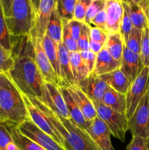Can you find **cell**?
<instances>
[{
	"label": "cell",
	"mask_w": 149,
	"mask_h": 150,
	"mask_svg": "<svg viewBox=\"0 0 149 150\" xmlns=\"http://www.w3.org/2000/svg\"><path fill=\"white\" fill-rule=\"evenodd\" d=\"M106 0H91L86 13L84 23L90 25L91 21L105 7Z\"/></svg>",
	"instance_id": "36"
},
{
	"label": "cell",
	"mask_w": 149,
	"mask_h": 150,
	"mask_svg": "<svg viewBox=\"0 0 149 150\" xmlns=\"http://www.w3.org/2000/svg\"><path fill=\"white\" fill-rule=\"evenodd\" d=\"M106 32L108 34L120 32L124 16L122 1L118 0H106Z\"/></svg>",
	"instance_id": "15"
},
{
	"label": "cell",
	"mask_w": 149,
	"mask_h": 150,
	"mask_svg": "<svg viewBox=\"0 0 149 150\" xmlns=\"http://www.w3.org/2000/svg\"><path fill=\"white\" fill-rule=\"evenodd\" d=\"M70 58L72 72L75 83L83 80L90 74L79 51L70 53Z\"/></svg>",
	"instance_id": "27"
},
{
	"label": "cell",
	"mask_w": 149,
	"mask_h": 150,
	"mask_svg": "<svg viewBox=\"0 0 149 150\" xmlns=\"http://www.w3.org/2000/svg\"><path fill=\"white\" fill-rule=\"evenodd\" d=\"M149 21V0H136Z\"/></svg>",
	"instance_id": "46"
},
{
	"label": "cell",
	"mask_w": 149,
	"mask_h": 150,
	"mask_svg": "<svg viewBox=\"0 0 149 150\" xmlns=\"http://www.w3.org/2000/svg\"><path fill=\"white\" fill-rule=\"evenodd\" d=\"M144 68L140 55L132 52L124 46L119 69L123 74L132 83Z\"/></svg>",
	"instance_id": "14"
},
{
	"label": "cell",
	"mask_w": 149,
	"mask_h": 150,
	"mask_svg": "<svg viewBox=\"0 0 149 150\" xmlns=\"http://www.w3.org/2000/svg\"><path fill=\"white\" fill-rule=\"evenodd\" d=\"M108 33L105 30L90 25V40L101 43L105 46L108 40Z\"/></svg>",
	"instance_id": "40"
},
{
	"label": "cell",
	"mask_w": 149,
	"mask_h": 150,
	"mask_svg": "<svg viewBox=\"0 0 149 150\" xmlns=\"http://www.w3.org/2000/svg\"><path fill=\"white\" fill-rule=\"evenodd\" d=\"M142 40V31L134 28L129 36L124 42V46L135 54H140Z\"/></svg>",
	"instance_id": "33"
},
{
	"label": "cell",
	"mask_w": 149,
	"mask_h": 150,
	"mask_svg": "<svg viewBox=\"0 0 149 150\" xmlns=\"http://www.w3.org/2000/svg\"></svg>",
	"instance_id": "51"
},
{
	"label": "cell",
	"mask_w": 149,
	"mask_h": 150,
	"mask_svg": "<svg viewBox=\"0 0 149 150\" xmlns=\"http://www.w3.org/2000/svg\"><path fill=\"white\" fill-rule=\"evenodd\" d=\"M86 131L98 150H115L111 142L110 131L105 123L98 117L91 122Z\"/></svg>",
	"instance_id": "12"
},
{
	"label": "cell",
	"mask_w": 149,
	"mask_h": 150,
	"mask_svg": "<svg viewBox=\"0 0 149 150\" xmlns=\"http://www.w3.org/2000/svg\"><path fill=\"white\" fill-rule=\"evenodd\" d=\"M0 150H18L6 122H0Z\"/></svg>",
	"instance_id": "32"
},
{
	"label": "cell",
	"mask_w": 149,
	"mask_h": 150,
	"mask_svg": "<svg viewBox=\"0 0 149 150\" xmlns=\"http://www.w3.org/2000/svg\"><path fill=\"white\" fill-rule=\"evenodd\" d=\"M60 89H61V94H62L67 108L68 109L70 120L74 122L79 127H81L83 130H86V129L90 125L91 122L87 121L86 120L83 114H82L81 111L78 108L76 103L74 102L65 86H60Z\"/></svg>",
	"instance_id": "20"
},
{
	"label": "cell",
	"mask_w": 149,
	"mask_h": 150,
	"mask_svg": "<svg viewBox=\"0 0 149 150\" xmlns=\"http://www.w3.org/2000/svg\"><path fill=\"white\" fill-rule=\"evenodd\" d=\"M101 103L114 111L126 114V95L119 93L112 88H108Z\"/></svg>",
	"instance_id": "23"
},
{
	"label": "cell",
	"mask_w": 149,
	"mask_h": 150,
	"mask_svg": "<svg viewBox=\"0 0 149 150\" xmlns=\"http://www.w3.org/2000/svg\"><path fill=\"white\" fill-rule=\"evenodd\" d=\"M7 127L13 138V142L18 150H45L23 134L18 127L11 123L6 122Z\"/></svg>",
	"instance_id": "22"
},
{
	"label": "cell",
	"mask_w": 149,
	"mask_h": 150,
	"mask_svg": "<svg viewBox=\"0 0 149 150\" xmlns=\"http://www.w3.org/2000/svg\"><path fill=\"white\" fill-rule=\"evenodd\" d=\"M126 150H149L148 141L138 136H132Z\"/></svg>",
	"instance_id": "41"
},
{
	"label": "cell",
	"mask_w": 149,
	"mask_h": 150,
	"mask_svg": "<svg viewBox=\"0 0 149 150\" xmlns=\"http://www.w3.org/2000/svg\"><path fill=\"white\" fill-rule=\"evenodd\" d=\"M148 145H149V141H148Z\"/></svg>",
	"instance_id": "50"
},
{
	"label": "cell",
	"mask_w": 149,
	"mask_h": 150,
	"mask_svg": "<svg viewBox=\"0 0 149 150\" xmlns=\"http://www.w3.org/2000/svg\"><path fill=\"white\" fill-rule=\"evenodd\" d=\"M23 95V94H22ZM23 98L24 99L25 103H26V108H27L28 111V115H29V118L32 120L34 122V124L36 125L39 129L44 131L45 133H46L47 134L49 135L51 138L54 139L57 143L59 144L60 141L58 139V136L56 134L55 131H54L53 128L51 126V123L48 122V120H47L46 117H45L43 114L31 102L30 99L28 98L26 95H23Z\"/></svg>",
	"instance_id": "17"
},
{
	"label": "cell",
	"mask_w": 149,
	"mask_h": 150,
	"mask_svg": "<svg viewBox=\"0 0 149 150\" xmlns=\"http://www.w3.org/2000/svg\"><path fill=\"white\" fill-rule=\"evenodd\" d=\"M91 0H76L74 11V20L84 23L86 13Z\"/></svg>",
	"instance_id": "37"
},
{
	"label": "cell",
	"mask_w": 149,
	"mask_h": 150,
	"mask_svg": "<svg viewBox=\"0 0 149 150\" xmlns=\"http://www.w3.org/2000/svg\"><path fill=\"white\" fill-rule=\"evenodd\" d=\"M120 63L114 59L108 50L104 47L96 54V64L92 73L96 76H103L119 68Z\"/></svg>",
	"instance_id": "19"
},
{
	"label": "cell",
	"mask_w": 149,
	"mask_h": 150,
	"mask_svg": "<svg viewBox=\"0 0 149 150\" xmlns=\"http://www.w3.org/2000/svg\"><path fill=\"white\" fill-rule=\"evenodd\" d=\"M105 46L101 43H99V42H95V41L91 40H90V41H89V50L94 53V54H97L98 53L100 52L101 50Z\"/></svg>",
	"instance_id": "45"
},
{
	"label": "cell",
	"mask_w": 149,
	"mask_h": 150,
	"mask_svg": "<svg viewBox=\"0 0 149 150\" xmlns=\"http://www.w3.org/2000/svg\"><path fill=\"white\" fill-rule=\"evenodd\" d=\"M63 22L62 19L58 15L56 8V3L55 4L48 26L46 35L57 45L62 41Z\"/></svg>",
	"instance_id": "24"
},
{
	"label": "cell",
	"mask_w": 149,
	"mask_h": 150,
	"mask_svg": "<svg viewBox=\"0 0 149 150\" xmlns=\"http://www.w3.org/2000/svg\"><path fill=\"white\" fill-rule=\"evenodd\" d=\"M127 1L129 7V15L133 26L135 29L143 31L148 26L147 17L136 0H128Z\"/></svg>",
	"instance_id": "26"
},
{
	"label": "cell",
	"mask_w": 149,
	"mask_h": 150,
	"mask_svg": "<svg viewBox=\"0 0 149 150\" xmlns=\"http://www.w3.org/2000/svg\"><path fill=\"white\" fill-rule=\"evenodd\" d=\"M74 84L84 92L93 103L102 102L104 95L110 87L101 76H96L92 73Z\"/></svg>",
	"instance_id": "11"
},
{
	"label": "cell",
	"mask_w": 149,
	"mask_h": 150,
	"mask_svg": "<svg viewBox=\"0 0 149 150\" xmlns=\"http://www.w3.org/2000/svg\"><path fill=\"white\" fill-rule=\"evenodd\" d=\"M58 56H59L61 86L74 84L75 81L73 77L71 64H70V53L62 43V41L58 45Z\"/></svg>",
	"instance_id": "18"
},
{
	"label": "cell",
	"mask_w": 149,
	"mask_h": 150,
	"mask_svg": "<svg viewBox=\"0 0 149 150\" xmlns=\"http://www.w3.org/2000/svg\"><path fill=\"white\" fill-rule=\"evenodd\" d=\"M13 65L11 54L0 45V73L7 74Z\"/></svg>",
	"instance_id": "38"
},
{
	"label": "cell",
	"mask_w": 149,
	"mask_h": 150,
	"mask_svg": "<svg viewBox=\"0 0 149 150\" xmlns=\"http://www.w3.org/2000/svg\"><path fill=\"white\" fill-rule=\"evenodd\" d=\"M93 25L94 27H97L102 30L106 31V12L105 7L102 10H101L91 21L90 25Z\"/></svg>",
	"instance_id": "43"
},
{
	"label": "cell",
	"mask_w": 149,
	"mask_h": 150,
	"mask_svg": "<svg viewBox=\"0 0 149 150\" xmlns=\"http://www.w3.org/2000/svg\"><path fill=\"white\" fill-rule=\"evenodd\" d=\"M63 32H62V43L66 47L70 53L78 51L77 41L73 39L68 26L67 21L62 20Z\"/></svg>",
	"instance_id": "35"
},
{
	"label": "cell",
	"mask_w": 149,
	"mask_h": 150,
	"mask_svg": "<svg viewBox=\"0 0 149 150\" xmlns=\"http://www.w3.org/2000/svg\"><path fill=\"white\" fill-rule=\"evenodd\" d=\"M0 122H7V120H6L3 113L1 112V109H0Z\"/></svg>",
	"instance_id": "47"
},
{
	"label": "cell",
	"mask_w": 149,
	"mask_h": 150,
	"mask_svg": "<svg viewBox=\"0 0 149 150\" xmlns=\"http://www.w3.org/2000/svg\"><path fill=\"white\" fill-rule=\"evenodd\" d=\"M29 98L51 123L64 149L98 150L86 130L77 125L70 119H66L58 114L42 100Z\"/></svg>",
	"instance_id": "2"
},
{
	"label": "cell",
	"mask_w": 149,
	"mask_h": 150,
	"mask_svg": "<svg viewBox=\"0 0 149 150\" xmlns=\"http://www.w3.org/2000/svg\"><path fill=\"white\" fill-rule=\"evenodd\" d=\"M42 44H43L44 51H45L48 60L60 79L59 56H58V45L55 43L47 35L42 39Z\"/></svg>",
	"instance_id": "28"
},
{
	"label": "cell",
	"mask_w": 149,
	"mask_h": 150,
	"mask_svg": "<svg viewBox=\"0 0 149 150\" xmlns=\"http://www.w3.org/2000/svg\"><path fill=\"white\" fill-rule=\"evenodd\" d=\"M42 101L51 108L66 119H70L68 109L66 105L60 86L53 83H45L44 90V98Z\"/></svg>",
	"instance_id": "13"
},
{
	"label": "cell",
	"mask_w": 149,
	"mask_h": 150,
	"mask_svg": "<svg viewBox=\"0 0 149 150\" xmlns=\"http://www.w3.org/2000/svg\"><path fill=\"white\" fill-rule=\"evenodd\" d=\"M105 48L108 50L114 59L119 63L121 62L123 51H124V43L120 32L108 34V40L105 45Z\"/></svg>",
	"instance_id": "25"
},
{
	"label": "cell",
	"mask_w": 149,
	"mask_h": 150,
	"mask_svg": "<svg viewBox=\"0 0 149 150\" xmlns=\"http://www.w3.org/2000/svg\"><path fill=\"white\" fill-rule=\"evenodd\" d=\"M10 54L13 65L7 76L23 95L42 99L45 82L37 64L35 50L29 35L12 37Z\"/></svg>",
	"instance_id": "1"
},
{
	"label": "cell",
	"mask_w": 149,
	"mask_h": 150,
	"mask_svg": "<svg viewBox=\"0 0 149 150\" xmlns=\"http://www.w3.org/2000/svg\"><path fill=\"white\" fill-rule=\"evenodd\" d=\"M96 54L89 50V52H88L87 57H86V58L83 61L85 62V64H86V67H87L88 70H89L90 73H91L93 72V69H94L95 64H96Z\"/></svg>",
	"instance_id": "44"
},
{
	"label": "cell",
	"mask_w": 149,
	"mask_h": 150,
	"mask_svg": "<svg viewBox=\"0 0 149 150\" xmlns=\"http://www.w3.org/2000/svg\"><path fill=\"white\" fill-rule=\"evenodd\" d=\"M148 86L149 67H144L135 80L131 83L126 94V116L128 120L131 118L137 105L148 92Z\"/></svg>",
	"instance_id": "6"
},
{
	"label": "cell",
	"mask_w": 149,
	"mask_h": 150,
	"mask_svg": "<svg viewBox=\"0 0 149 150\" xmlns=\"http://www.w3.org/2000/svg\"><path fill=\"white\" fill-rule=\"evenodd\" d=\"M89 41H90V25L84 23L81 35L77 41L78 51L89 50Z\"/></svg>",
	"instance_id": "39"
},
{
	"label": "cell",
	"mask_w": 149,
	"mask_h": 150,
	"mask_svg": "<svg viewBox=\"0 0 149 150\" xmlns=\"http://www.w3.org/2000/svg\"><path fill=\"white\" fill-rule=\"evenodd\" d=\"M83 25H84V23L77 21L74 20V19L68 22V26L69 28H70L71 35L72 36L73 39L75 41H77L80 35H81Z\"/></svg>",
	"instance_id": "42"
},
{
	"label": "cell",
	"mask_w": 149,
	"mask_h": 150,
	"mask_svg": "<svg viewBox=\"0 0 149 150\" xmlns=\"http://www.w3.org/2000/svg\"><path fill=\"white\" fill-rule=\"evenodd\" d=\"M75 3L76 0H58L56 1L57 11L62 20L70 21L74 19Z\"/></svg>",
	"instance_id": "29"
},
{
	"label": "cell",
	"mask_w": 149,
	"mask_h": 150,
	"mask_svg": "<svg viewBox=\"0 0 149 150\" xmlns=\"http://www.w3.org/2000/svg\"><path fill=\"white\" fill-rule=\"evenodd\" d=\"M34 12V23L30 37L43 39L46 35L50 18L56 1L55 0H32Z\"/></svg>",
	"instance_id": "8"
},
{
	"label": "cell",
	"mask_w": 149,
	"mask_h": 150,
	"mask_svg": "<svg viewBox=\"0 0 149 150\" xmlns=\"http://www.w3.org/2000/svg\"><path fill=\"white\" fill-rule=\"evenodd\" d=\"M0 109L7 122L16 126L29 118L23 95L9 76L1 73H0Z\"/></svg>",
	"instance_id": "4"
},
{
	"label": "cell",
	"mask_w": 149,
	"mask_h": 150,
	"mask_svg": "<svg viewBox=\"0 0 149 150\" xmlns=\"http://www.w3.org/2000/svg\"><path fill=\"white\" fill-rule=\"evenodd\" d=\"M0 4L10 35L29 36L34 23L32 0H0Z\"/></svg>",
	"instance_id": "3"
},
{
	"label": "cell",
	"mask_w": 149,
	"mask_h": 150,
	"mask_svg": "<svg viewBox=\"0 0 149 150\" xmlns=\"http://www.w3.org/2000/svg\"><path fill=\"white\" fill-rule=\"evenodd\" d=\"M0 45L4 49L10 52L12 48V36L7 29L1 4H0Z\"/></svg>",
	"instance_id": "30"
},
{
	"label": "cell",
	"mask_w": 149,
	"mask_h": 150,
	"mask_svg": "<svg viewBox=\"0 0 149 150\" xmlns=\"http://www.w3.org/2000/svg\"><path fill=\"white\" fill-rule=\"evenodd\" d=\"M30 38L35 50L37 64L45 82L61 86V81L59 77L53 68L44 51L42 39L36 37H30Z\"/></svg>",
	"instance_id": "10"
},
{
	"label": "cell",
	"mask_w": 149,
	"mask_h": 150,
	"mask_svg": "<svg viewBox=\"0 0 149 150\" xmlns=\"http://www.w3.org/2000/svg\"><path fill=\"white\" fill-rule=\"evenodd\" d=\"M140 57L144 67H149V27L142 31Z\"/></svg>",
	"instance_id": "34"
},
{
	"label": "cell",
	"mask_w": 149,
	"mask_h": 150,
	"mask_svg": "<svg viewBox=\"0 0 149 150\" xmlns=\"http://www.w3.org/2000/svg\"><path fill=\"white\" fill-rule=\"evenodd\" d=\"M148 27H149V21H148Z\"/></svg>",
	"instance_id": "49"
},
{
	"label": "cell",
	"mask_w": 149,
	"mask_h": 150,
	"mask_svg": "<svg viewBox=\"0 0 149 150\" xmlns=\"http://www.w3.org/2000/svg\"><path fill=\"white\" fill-rule=\"evenodd\" d=\"M101 78L106 82L110 87L123 95L127 94L131 85L129 81L123 74L119 68L108 74L101 76Z\"/></svg>",
	"instance_id": "21"
},
{
	"label": "cell",
	"mask_w": 149,
	"mask_h": 150,
	"mask_svg": "<svg viewBox=\"0 0 149 150\" xmlns=\"http://www.w3.org/2000/svg\"><path fill=\"white\" fill-rule=\"evenodd\" d=\"M122 1L123 7H124V16H123L122 23H121V29H120V33L122 36L123 40L124 41L128 38L130 33L134 29L132 23H131V18L129 15V7L127 1Z\"/></svg>",
	"instance_id": "31"
},
{
	"label": "cell",
	"mask_w": 149,
	"mask_h": 150,
	"mask_svg": "<svg viewBox=\"0 0 149 150\" xmlns=\"http://www.w3.org/2000/svg\"><path fill=\"white\" fill-rule=\"evenodd\" d=\"M24 136L37 144L45 150H65L53 138L39 129L33 122L28 118L17 126Z\"/></svg>",
	"instance_id": "9"
},
{
	"label": "cell",
	"mask_w": 149,
	"mask_h": 150,
	"mask_svg": "<svg viewBox=\"0 0 149 150\" xmlns=\"http://www.w3.org/2000/svg\"><path fill=\"white\" fill-rule=\"evenodd\" d=\"M97 117L102 120L110 131L111 135L122 142L128 130V119L126 114L111 109L102 103H93Z\"/></svg>",
	"instance_id": "5"
},
{
	"label": "cell",
	"mask_w": 149,
	"mask_h": 150,
	"mask_svg": "<svg viewBox=\"0 0 149 150\" xmlns=\"http://www.w3.org/2000/svg\"><path fill=\"white\" fill-rule=\"evenodd\" d=\"M128 130L132 136L149 141V93L145 94L128 121Z\"/></svg>",
	"instance_id": "7"
},
{
	"label": "cell",
	"mask_w": 149,
	"mask_h": 150,
	"mask_svg": "<svg viewBox=\"0 0 149 150\" xmlns=\"http://www.w3.org/2000/svg\"><path fill=\"white\" fill-rule=\"evenodd\" d=\"M148 93H149V86H148Z\"/></svg>",
	"instance_id": "48"
},
{
	"label": "cell",
	"mask_w": 149,
	"mask_h": 150,
	"mask_svg": "<svg viewBox=\"0 0 149 150\" xmlns=\"http://www.w3.org/2000/svg\"><path fill=\"white\" fill-rule=\"evenodd\" d=\"M64 86L67 89L87 121L91 122L97 117L96 108L92 101L77 85H67Z\"/></svg>",
	"instance_id": "16"
}]
</instances>
